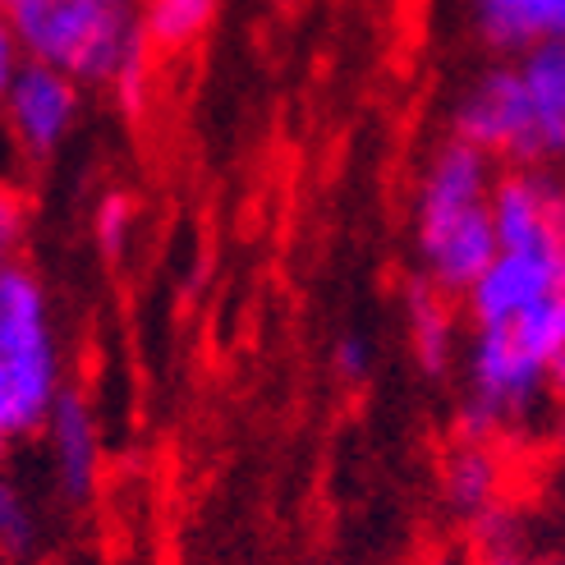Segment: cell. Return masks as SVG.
<instances>
[{
  "mask_svg": "<svg viewBox=\"0 0 565 565\" xmlns=\"http://www.w3.org/2000/svg\"><path fill=\"white\" fill-rule=\"evenodd\" d=\"M93 231H97V248H102V258L116 263L125 244H129V231H134V198L120 193V189H110L102 203H97V216H93Z\"/></svg>",
  "mask_w": 565,
  "mask_h": 565,
  "instance_id": "14",
  "label": "cell"
},
{
  "mask_svg": "<svg viewBox=\"0 0 565 565\" xmlns=\"http://www.w3.org/2000/svg\"><path fill=\"white\" fill-rule=\"evenodd\" d=\"M561 295H565V239L533 248H497V263L465 295V313L473 331H483L515 322Z\"/></svg>",
  "mask_w": 565,
  "mask_h": 565,
  "instance_id": "4",
  "label": "cell"
},
{
  "mask_svg": "<svg viewBox=\"0 0 565 565\" xmlns=\"http://www.w3.org/2000/svg\"><path fill=\"white\" fill-rule=\"evenodd\" d=\"M492 157L460 138L441 143L423 171L414 198V244L423 276L450 299H465L483 271L497 263V225H492Z\"/></svg>",
  "mask_w": 565,
  "mask_h": 565,
  "instance_id": "1",
  "label": "cell"
},
{
  "mask_svg": "<svg viewBox=\"0 0 565 565\" xmlns=\"http://www.w3.org/2000/svg\"><path fill=\"white\" fill-rule=\"evenodd\" d=\"M23 231H28V207H23V198H19L10 184H0V267L14 263V253H19V244H23Z\"/></svg>",
  "mask_w": 565,
  "mask_h": 565,
  "instance_id": "15",
  "label": "cell"
},
{
  "mask_svg": "<svg viewBox=\"0 0 565 565\" xmlns=\"http://www.w3.org/2000/svg\"><path fill=\"white\" fill-rule=\"evenodd\" d=\"M212 14H216V0H148L143 33L161 51H180L207 33Z\"/></svg>",
  "mask_w": 565,
  "mask_h": 565,
  "instance_id": "12",
  "label": "cell"
},
{
  "mask_svg": "<svg viewBox=\"0 0 565 565\" xmlns=\"http://www.w3.org/2000/svg\"><path fill=\"white\" fill-rule=\"evenodd\" d=\"M450 295H441L428 276L409 286L405 322H409V345L418 369L428 377H446V369L456 363V313H450Z\"/></svg>",
  "mask_w": 565,
  "mask_h": 565,
  "instance_id": "10",
  "label": "cell"
},
{
  "mask_svg": "<svg viewBox=\"0 0 565 565\" xmlns=\"http://www.w3.org/2000/svg\"><path fill=\"white\" fill-rule=\"evenodd\" d=\"M110 93L120 97L125 116H138V110H143V97H148V46H138L129 61L120 65L116 83H110Z\"/></svg>",
  "mask_w": 565,
  "mask_h": 565,
  "instance_id": "16",
  "label": "cell"
},
{
  "mask_svg": "<svg viewBox=\"0 0 565 565\" xmlns=\"http://www.w3.org/2000/svg\"><path fill=\"white\" fill-rule=\"evenodd\" d=\"M6 446H10V441H6V437H0V460H6Z\"/></svg>",
  "mask_w": 565,
  "mask_h": 565,
  "instance_id": "20",
  "label": "cell"
},
{
  "mask_svg": "<svg viewBox=\"0 0 565 565\" xmlns=\"http://www.w3.org/2000/svg\"><path fill=\"white\" fill-rule=\"evenodd\" d=\"M10 14L28 61L74 83H116L120 65L148 46L143 14L129 0H19Z\"/></svg>",
  "mask_w": 565,
  "mask_h": 565,
  "instance_id": "3",
  "label": "cell"
},
{
  "mask_svg": "<svg viewBox=\"0 0 565 565\" xmlns=\"http://www.w3.org/2000/svg\"><path fill=\"white\" fill-rule=\"evenodd\" d=\"M524 110V171L565 161V38L515 55Z\"/></svg>",
  "mask_w": 565,
  "mask_h": 565,
  "instance_id": "6",
  "label": "cell"
},
{
  "mask_svg": "<svg viewBox=\"0 0 565 565\" xmlns=\"http://www.w3.org/2000/svg\"><path fill=\"white\" fill-rule=\"evenodd\" d=\"M46 446H51L55 488L65 492V501H88L102 473V441H97V423L83 395L74 391L61 395V405L46 418Z\"/></svg>",
  "mask_w": 565,
  "mask_h": 565,
  "instance_id": "7",
  "label": "cell"
},
{
  "mask_svg": "<svg viewBox=\"0 0 565 565\" xmlns=\"http://www.w3.org/2000/svg\"><path fill=\"white\" fill-rule=\"evenodd\" d=\"M38 543V520L28 511L23 492L10 483V478H0V556L6 561H23Z\"/></svg>",
  "mask_w": 565,
  "mask_h": 565,
  "instance_id": "13",
  "label": "cell"
},
{
  "mask_svg": "<svg viewBox=\"0 0 565 565\" xmlns=\"http://www.w3.org/2000/svg\"><path fill=\"white\" fill-rule=\"evenodd\" d=\"M61 395V345L46 290L28 267L10 263L0 267V437L46 433Z\"/></svg>",
  "mask_w": 565,
  "mask_h": 565,
  "instance_id": "2",
  "label": "cell"
},
{
  "mask_svg": "<svg viewBox=\"0 0 565 565\" xmlns=\"http://www.w3.org/2000/svg\"><path fill=\"white\" fill-rule=\"evenodd\" d=\"M473 28L497 55H515L565 38V0H473Z\"/></svg>",
  "mask_w": 565,
  "mask_h": 565,
  "instance_id": "8",
  "label": "cell"
},
{
  "mask_svg": "<svg viewBox=\"0 0 565 565\" xmlns=\"http://www.w3.org/2000/svg\"><path fill=\"white\" fill-rule=\"evenodd\" d=\"M561 437H565V418H561Z\"/></svg>",
  "mask_w": 565,
  "mask_h": 565,
  "instance_id": "22",
  "label": "cell"
},
{
  "mask_svg": "<svg viewBox=\"0 0 565 565\" xmlns=\"http://www.w3.org/2000/svg\"><path fill=\"white\" fill-rule=\"evenodd\" d=\"M0 6H6V10H14V6H19V0H0Z\"/></svg>",
  "mask_w": 565,
  "mask_h": 565,
  "instance_id": "21",
  "label": "cell"
},
{
  "mask_svg": "<svg viewBox=\"0 0 565 565\" xmlns=\"http://www.w3.org/2000/svg\"><path fill=\"white\" fill-rule=\"evenodd\" d=\"M0 110H6V125L14 134V143L28 157H51L70 138V129L78 120V83L61 70H51V65L28 61L19 70V78L10 83Z\"/></svg>",
  "mask_w": 565,
  "mask_h": 565,
  "instance_id": "5",
  "label": "cell"
},
{
  "mask_svg": "<svg viewBox=\"0 0 565 565\" xmlns=\"http://www.w3.org/2000/svg\"><path fill=\"white\" fill-rule=\"evenodd\" d=\"M441 488H446L450 511L469 524L501 511V460L492 441H460L450 450L441 469Z\"/></svg>",
  "mask_w": 565,
  "mask_h": 565,
  "instance_id": "9",
  "label": "cell"
},
{
  "mask_svg": "<svg viewBox=\"0 0 565 565\" xmlns=\"http://www.w3.org/2000/svg\"><path fill=\"white\" fill-rule=\"evenodd\" d=\"M483 565H552V561H539L533 552H524L520 543L511 547H497V552H483Z\"/></svg>",
  "mask_w": 565,
  "mask_h": 565,
  "instance_id": "19",
  "label": "cell"
},
{
  "mask_svg": "<svg viewBox=\"0 0 565 565\" xmlns=\"http://www.w3.org/2000/svg\"><path fill=\"white\" fill-rule=\"evenodd\" d=\"M331 363H335V373H341L345 382H359V377H369V369H373V345L363 341V335H341L335 341V350H331Z\"/></svg>",
  "mask_w": 565,
  "mask_h": 565,
  "instance_id": "18",
  "label": "cell"
},
{
  "mask_svg": "<svg viewBox=\"0 0 565 565\" xmlns=\"http://www.w3.org/2000/svg\"><path fill=\"white\" fill-rule=\"evenodd\" d=\"M28 65V55H23V42H19V28H14V14L0 6V102H6L10 93V83L19 78V70Z\"/></svg>",
  "mask_w": 565,
  "mask_h": 565,
  "instance_id": "17",
  "label": "cell"
},
{
  "mask_svg": "<svg viewBox=\"0 0 565 565\" xmlns=\"http://www.w3.org/2000/svg\"><path fill=\"white\" fill-rule=\"evenodd\" d=\"M488 331V327H483ZM511 341L539 363V369L547 373V382L556 391H565V295L543 303V308H533V313L515 318V322H505L501 327Z\"/></svg>",
  "mask_w": 565,
  "mask_h": 565,
  "instance_id": "11",
  "label": "cell"
}]
</instances>
